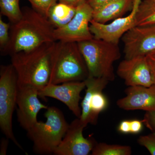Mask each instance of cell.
Wrapping results in <instances>:
<instances>
[{
  "label": "cell",
  "mask_w": 155,
  "mask_h": 155,
  "mask_svg": "<svg viewBox=\"0 0 155 155\" xmlns=\"http://www.w3.org/2000/svg\"><path fill=\"white\" fill-rule=\"evenodd\" d=\"M117 75L129 86L149 87L154 84V80L146 56L125 59L120 62Z\"/></svg>",
  "instance_id": "5bb4252c"
},
{
  "label": "cell",
  "mask_w": 155,
  "mask_h": 155,
  "mask_svg": "<svg viewBox=\"0 0 155 155\" xmlns=\"http://www.w3.org/2000/svg\"><path fill=\"white\" fill-rule=\"evenodd\" d=\"M143 122V120L133 119L130 120V134H138L142 130Z\"/></svg>",
  "instance_id": "d4e9b609"
},
{
  "label": "cell",
  "mask_w": 155,
  "mask_h": 155,
  "mask_svg": "<svg viewBox=\"0 0 155 155\" xmlns=\"http://www.w3.org/2000/svg\"><path fill=\"white\" fill-rule=\"evenodd\" d=\"M112 0H87V2L93 9H94L104 5Z\"/></svg>",
  "instance_id": "f1b7e54d"
},
{
  "label": "cell",
  "mask_w": 155,
  "mask_h": 155,
  "mask_svg": "<svg viewBox=\"0 0 155 155\" xmlns=\"http://www.w3.org/2000/svg\"><path fill=\"white\" fill-rule=\"evenodd\" d=\"M93 11L87 1L77 6L76 14L72 20L65 26L55 29V41L78 43L93 38L90 29Z\"/></svg>",
  "instance_id": "ba28073f"
},
{
  "label": "cell",
  "mask_w": 155,
  "mask_h": 155,
  "mask_svg": "<svg viewBox=\"0 0 155 155\" xmlns=\"http://www.w3.org/2000/svg\"><path fill=\"white\" fill-rule=\"evenodd\" d=\"M87 1V0H59L60 2L65 3V4L76 7L81 3Z\"/></svg>",
  "instance_id": "f546056e"
},
{
  "label": "cell",
  "mask_w": 155,
  "mask_h": 155,
  "mask_svg": "<svg viewBox=\"0 0 155 155\" xmlns=\"http://www.w3.org/2000/svg\"><path fill=\"white\" fill-rule=\"evenodd\" d=\"M86 92L81 104V122L86 126L88 124L95 125L100 113L107 109V99L103 91L109 81L102 78L88 76L84 80Z\"/></svg>",
  "instance_id": "52a82bcc"
},
{
  "label": "cell",
  "mask_w": 155,
  "mask_h": 155,
  "mask_svg": "<svg viewBox=\"0 0 155 155\" xmlns=\"http://www.w3.org/2000/svg\"><path fill=\"white\" fill-rule=\"evenodd\" d=\"M91 153L92 155H130L132 150L129 146L97 143Z\"/></svg>",
  "instance_id": "d6986e66"
},
{
  "label": "cell",
  "mask_w": 155,
  "mask_h": 155,
  "mask_svg": "<svg viewBox=\"0 0 155 155\" xmlns=\"http://www.w3.org/2000/svg\"><path fill=\"white\" fill-rule=\"evenodd\" d=\"M11 23L3 21L2 15L0 16V48L1 52L5 48L10 40Z\"/></svg>",
  "instance_id": "7402d4cb"
},
{
  "label": "cell",
  "mask_w": 155,
  "mask_h": 155,
  "mask_svg": "<svg viewBox=\"0 0 155 155\" xmlns=\"http://www.w3.org/2000/svg\"><path fill=\"white\" fill-rule=\"evenodd\" d=\"M146 56L152 72L154 80V84H155V51L148 54Z\"/></svg>",
  "instance_id": "4316f807"
},
{
  "label": "cell",
  "mask_w": 155,
  "mask_h": 155,
  "mask_svg": "<svg viewBox=\"0 0 155 155\" xmlns=\"http://www.w3.org/2000/svg\"><path fill=\"white\" fill-rule=\"evenodd\" d=\"M142 0H134L129 15L118 18L109 24H102L92 20L90 29L94 38L119 44V40L126 32L135 26L139 6Z\"/></svg>",
  "instance_id": "30bf717a"
},
{
  "label": "cell",
  "mask_w": 155,
  "mask_h": 155,
  "mask_svg": "<svg viewBox=\"0 0 155 155\" xmlns=\"http://www.w3.org/2000/svg\"><path fill=\"white\" fill-rule=\"evenodd\" d=\"M143 124L153 132H155V111L146 112L143 119Z\"/></svg>",
  "instance_id": "cb8c5ba5"
},
{
  "label": "cell",
  "mask_w": 155,
  "mask_h": 155,
  "mask_svg": "<svg viewBox=\"0 0 155 155\" xmlns=\"http://www.w3.org/2000/svg\"><path fill=\"white\" fill-rule=\"evenodd\" d=\"M86 125L77 118L69 124L67 132L54 153L55 155H87L97 142L93 138H86L83 131Z\"/></svg>",
  "instance_id": "4fadbf2b"
},
{
  "label": "cell",
  "mask_w": 155,
  "mask_h": 155,
  "mask_svg": "<svg viewBox=\"0 0 155 155\" xmlns=\"http://www.w3.org/2000/svg\"><path fill=\"white\" fill-rule=\"evenodd\" d=\"M88 72L76 42L56 41L51 58L49 83L84 81Z\"/></svg>",
  "instance_id": "3957f363"
},
{
  "label": "cell",
  "mask_w": 155,
  "mask_h": 155,
  "mask_svg": "<svg viewBox=\"0 0 155 155\" xmlns=\"http://www.w3.org/2000/svg\"><path fill=\"white\" fill-rule=\"evenodd\" d=\"M32 8L48 17L51 8L59 0H27Z\"/></svg>",
  "instance_id": "44dd1931"
},
{
  "label": "cell",
  "mask_w": 155,
  "mask_h": 155,
  "mask_svg": "<svg viewBox=\"0 0 155 155\" xmlns=\"http://www.w3.org/2000/svg\"><path fill=\"white\" fill-rule=\"evenodd\" d=\"M22 11L21 19L11 23L10 41L1 52L3 55L11 56L56 41L54 36L55 28L48 17L33 8H25Z\"/></svg>",
  "instance_id": "6da1fadb"
},
{
  "label": "cell",
  "mask_w": 155,
  "mask_h": 155,
  "mask_svg": "<svg viewBox=\"0 0 155 155\" xmlns=\"http://www.w3.org/2000/svg\"><path fill=\"white\" fill-rule=\"evenodd\" d=\"M139 144L145 147L152 155H155V132L140 136L137 139Z\"/></svg>",
  "instance_id": "603a6c76"
},
{
  "label": "cell",
  "mask_w": 155,
  "mask_h": 155,
  "mask_svg": "<svg viewBox=\"0 0 155 155\" xmlns=\"http://www.w3.org/2000/svg\"><path fill=\"white\" fill-rule=\"evenodd\" d=\"M46 110V122L38 121L27 130V136L33 143L34 152L40 155L54 154L69 125L59 108L52 106Z\"/></svg>",
  "instance_id": "5b68a950"
},
{
  "label": "cell",
  "mask_w": 155,
  "mask_h": 155,
  "mask_svg": "<svg viewBox=\"0 0 155 155\" xmlns=\"http://www.w3.org/2000/svg\"><path fill=\"white\" fill-rule=\"evenodd\" d=\"M10 140L7 137H2L0 143V155H6L9 144Z\"/></svg>",
  "instance_id": "83f0119b"
},
{
  "label": "cell",
  "mask_w": 155,
  "mask_h": 155,
  "mask_svg": "<svg viewBox=\"0 0 155 155\" xmlns=\"http://www.w3.org/2000/svg\"><path fill=\"white\" fill-rule=\"evenodd\" d=\"M86 88L85 81H73L60 84H49L38 91L39 97L53 98L62 102L78 118H80L81 109L79 106L81 93Z\"/></svg>",
  "instance_id": "7c38bea8"
},
{
  "label": "cell",
  "mask_w": 155,
  "mask_h": 155,
  "mask_svg": "<svg viewBox=\"0 0 155 155\" xmlns=\"http://www.w3.org/2000/svg\"><path fill=\"white\" fill-rule=\"evenodd\" d=\"M118 130L120 133L127 134H130V120H125L119 123Z\"/></svg>",
  "instance_id": "484cf974"
},
{
  "label": "cell",
  "mask_w": 155,
  "mask_h": 155,
  "mask_svg": "<svg viewBox=\"0 0 155 155\" xmlns=\"http://www.w3.org/2000/svg\"><path fill=\"white\" fill-rule=\"evenodd\" d=\"M76 12V7L59 2L50 10L48 18L55 28H61L72 20Z\"/></svg>",
  "instance_id": "e0dca14e"
},
{
  "label": "cell",
  "mask_w": 155,
  "mask_h": 155,
  "mask_svg": "<svg viewBox=\"0 0 155 155\" xmlns=\"http://www.w3.org/2000/svg\"><path fill=\"white\" fill-rule=\"evenodd\" d=\"M125 59L146 56L155 51V25L135 26L123 35Z\"/></svg>",
  "instance_id": "9c48e42d"
},
{
  "label": "cell",
  "mask_w": 155,
  "mask_h": 155,
  "mask_svg": "<svg viewBox=\"0 0 155 155\" xmlns=\"http://www.w3.org/2000/svg\"><path fill=\"white\" fill-rule=\"evenodd\" d=\"M77 43L86 64L88 76L114 81V64L121 57L119 44L94 38Z\"/></svg>",
  "instance_id": "277c9868"
},
{
  "label": "cell",
  "mask_w": 155,
  "mask_h": 155,
  "mask_svg": "<svg viewBox=\"0 0 155 155\" xmlns=\"http://www.w3.org/2000/svg\"><path fill=\"white\" fill-rule=\"evenodd\" d=\"M18 83L12 64L1 66L0 69V127L3 134L19 148L24 151L17 141L13 129V115L17 106Z\"/></svg>",
  "instance_id": "8992f818"
},
{
  "label": "cell",
  "mask_w": 155,
  "mask_h": 155,
  "mask_svg": "<svg viewBox=\"0 0 155 155\" xmlns=\"http://www.w3.org/2000/svg\"><path fill=\"white\" fill-rule=\"evenodd\" d=\"M155 25V2L142 0L139 6L135 26Z\"/></svg>",
  "instance_id": "ac0fdd59"
},
{
  "label": "cell",
  "mask_w": 155,
  "mask_h": 155,
  "mask_svg": "<svg viewBox=\"0 0 155 155\" xmlns=\"http://www.w3.org/2000/svg\"><path fill=\"white\" fill-rule=\"evenodd\" d=\"M56 41L48 43L30 51L11 56L19 86H29L40 90L49 84L51 58Z\"/></svg>",
  "instance_id": "7a4b0ae2"
},
{
  "label": "cell",
  "mask_w": 155,
  "mask_h": 155,
  "mask_svg": "<svg viewBox=\"0 0 155 155\" xmlns=\"http://www.w3.org/2000/svg\"><path fill=\"white\" fill-rule=\"evenodd\" d=\"M150 1H153V2H155V0H150Z\"/></svg>",
  "instance_id": "4dcf8cb0"
},
{
  "label": "cell",
  "mask_w": 155,
  "mask_h": 155,
  "mask_svg": "<svg viewBox=\"0 0 155 155\" xmlns=\"http://www.w3.org/2000/svg\"><path fill=\"white\" fill-rule=\"evenodd\" d=\"M19 2L20 0H0L1 15L7 17L12 24L22 18V11L19 6Z\"/></svg>",
  "instance_id": "ffe728a7"
},
{
  "label": "cell",
  "mask_w": 155,
  "mask_h": 155,
  "mask_svg": "<svg viewBox=\"0 0 155 155\" xmlns=\"http://www.w3.org/2000/svg\"><path fill=\"white\" fill-rule=\"evenodd\" d=\"M38 90L29 86H19L17 92V120L19 125L27 131L38 122V114L47 106L38 99Z\"/></svg>",
  "instance_id": "8fae6325"
},
{
  "label": "cell",
  "mask_w": 155,
  "mask_h": 155,
  "mask_svg": "<svg viewBox=\"0 0 155 155\" xmlns=\"http://www.w3.org/2000/svg\"><path fill=\"white\" fill-rule=\"evenodd\" d=\"M134 0H112L97 8L93 9L92 20L106 24L123 16L133 8Z\"/></svg>",
  "instance_id": "2e32d148"
},
{
  "label": "cell",
  "mask_w": 155,
  "mask_h": 155,
  "mask_svg": "<svg viewBox=\"0 0 155 155\" xmlns=\"http://www.w3.org/2000/svg\"><path fill=\"white\" fill-rule=\"evenodd\" d=\"M125 92L126 96L116 102L120 109L125 110L155 111V84L149 87L129 86Z\"/></svg>",
  "instance_id": "9a60e30c"
}]
</instances>
